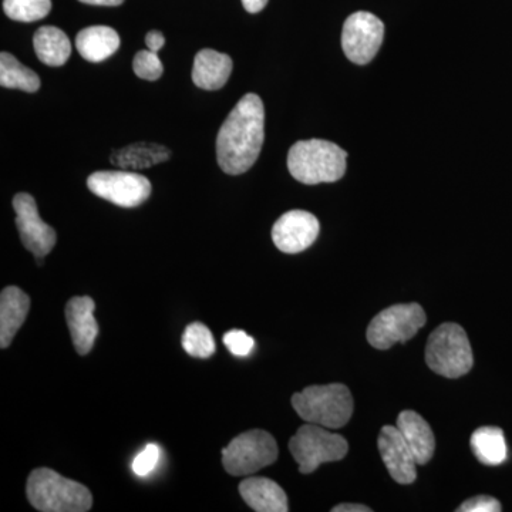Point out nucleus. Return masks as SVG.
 I'll return each instance as SVG.
<instances>
[{"label": "nucleus", "mask_w": 512, "mask_h": 512, "mask_svg": "<svg viewBox=\"0 0 512 512\" xmlns=\"http://www.w3.org/2000/svg\"><path fill=\"white\" fill-rule=\"evenodd\" d=\"M170 157L171 151L167 147L157 143L140 141V143H134L131 146L114 151L111 154L110 161L120 170L137 171L147 170V168L154 167V165L164 163Z\"/></svg>", "instance_id": "obj_20"}, {"label": "nucleus", "mask_w": 512, "mask_h": 512, "mask_svg": "<svg viewBox=\"0 0 512 512\" xmlns=\"http://www.w3.org/2000/svg\"><path fill=\"white\" fill-rule=\"evenodd\" d=\"M265 138V109L261 97L245 94L224 121L217 138V158L229 175L247 173L258 160Z\"/></svg>", "instance_id": "obj_1"}, {"label": "nucleus", "mask_w": 512, "mask_h": 512, "mask_svg": "<svg viewBox=\"0 0 512 512\" xmlns=\"http://www.w3.org/2000/svg\"><path fill=\"white\" fill-rule=\"evenodd\" d=\"M231 57L212 49L197 53L192 67V82L202 90H220L232 73Z\"/></svg>", "instance_id": "obj_18"}, {"label": "nucleus", "mask_w": 512, "mask_h": 512, "mask_svg": "<svg viewBox=\"0 0 512 512\" xmlns=\"http://www.w3.org/2000/svg\"><path fill=\"white\" fill-rule=\"evenodd\" d=\"M292 406L306 423L330 430L342 429L352 419L353 397L345 384L309 386L293 394Z\"/></svg>", "instance_id": "obj_4"}, {"label": "nucleus", "mask_w": 512, "mask_h": 512, "mask_svg": "<svg viewBox=\"0 0 512 512\" xmlns=\"http://www.w3.org/2000/svg\"><path fill=\"white\" fill-rule=\"evenodd\" d=\"M161 451L157 444H148L133 461L134 474L138 477H147L156 470L160 461Z\"/></svg>", "instance_id": "obj_27"}, {"label": "nucleus", "mask_w": 512, "mask_h": 512, "mask_svg": "<svg viewBox=\"0 0 512 512\" xmlns=\"http://www.w3.org/2000/svg\"><path fill=\"white\" fill-rule=\"evenodd\" d=\"M80 2L94 6H120L124 0H80Z\"/></svg>", "instance_id": "obj_33"}, {"label": "nucleus", "mask_w": 512, "mask_h": 512, "mask_svg": "<svg viewBox=\"0 0 512 512\" xmlns=\"http://www.w3.org/2000/svg\"><path fill=\"white\" fill-rule=\"evenodd\" d=\"M3 10L16 22H36L49 15L52 0H3Z\"/></svg>", "instance_id": "obj_25"}, {"label": "nucleus", "mask_w": 512, "mask_h": 512, "mask_svg": "<svg viewBox=\"0 0 512 512\" xmlns=\"http://www.w3.org/2000/svg\"><path fill=\"white\" fill-rule=\"evenodd\" d=\"M458 512H500V501L495 500L490 495H478V497L470 498L466 503L457 508Z\"/></svg>", "instance_id": "obj_29"}, {"label": "nucleus", "mask_w": 512, "mask_h": 512, "mask_svg": "<svg viewBox=\"0 0 512 512\" xmlns=\"http://www.w3.org/2000/svg\"><path fill=\"white\" fill-rule=\"evenodd\" d=\"M29 503L42 512H87L93 505L89 488L50 468H36L26 485Z\"/></svg>", "instance_id": "obj_3"}, {"label": "nucleus", "mask_w": 512, "mask_h": 512, "mask_svg": "<svg viewBox=\"0 0 512 512\" xmlns=\"http://www.w3.org/2000/svg\"><path fill=\"white\" fill-rule=\"evenodd\" d=\"M30 309V298L18 286H8L0 295V348H9Z\"/></svg>", "instance_id": "obj_16"}, {"label": "nucleus", "mask_w": 512, "mask_h": 512, "mask_svg": "<svg viewBox=\"0 0 512 512\" xmlns=\"http://www.w3.org/2000/svg\"><path fill=\"white\" fill-rule=\"evenodd\" d=\"M146 45L148 49L153 50V52H160L165 45V37L163 33L158 32V30H151V32H148L146 36Z\"/></svg>", "instance_id": "obj_30"}, {"label": "nucleus", "mask_w": 512, "mask_h": 512, "mask_svg": "<svg viewBox=\"0 0 512 512\" xmlns=\"http://www.w3.org/2000/svg\"><path fill=\"white\" fill-rule=\"evenodd\" d=\"M268 0H242V6L249 13H258L265 8Z\"/></svg>", "instance_id": "obj_32"}, {"label": "nucleus", "mask_w": 512, "mask_h": 512, "mask_svg": "<svg viewBox=\"0 0 512 512\" xmlns=\"http://www.w3.org/2000/svg\"><path fill=\"white\" fill-rule=\"evenodd\" d=\"M474 456L487 466L503 464L508 457L503 430L498 427H480L471 436Z\"/></svg>", "instance_id": "obj_22"}, {"label": "nucleus", "mask_w": 512, "mask_h": 512, "mask_svg": "<svg viewBox=\"0 0 512 512\" xmlns=\"http://www.w3.org/2000/svg\"><path fill=\"white\" fill-rule=\"evenodd\" d=\"M33 47L40 62L59 67L72 55V43L63 30L55 26H43L33 36Z\"/></svg>", "instance_id": "obj_21"}, {"label": "nucleus", "mask_w": 512, "mask_h": 512, "mask_svg": "<svg viewBox=\"0 0 512 512\" xmlns=\"http://www.w3.org/2000/svg\"><path fill=\"white\" fill-rule=\"evenodd\" d=\"M289 450L299 466V473L311 474L320 464L342 460L349 451L345 437L333 434L326 427L308 423L299 427L289 441Z\"/></svg>", "instance_id": "obj_6"}, {"label": "nucleus", "mask_w": 512, "mask_h": 512, "mask_svg": "<svg viewBox=\"0 0 512 512\" xmlns=\"http://www.w3.org/2000/svg\"><path fill=\"white\" fill-rule=\"evenodd\" d=\"M224 343L229 352L238 357H247L255 348V340L242 330L225 333Z\"/></svg>", "instance_id": "obj_28"}, {"label": "nucleus", "mask_w": 512, "mask_h": 512, "mask_svg": "<svg viewBox=\"0 0 512 512\" xmlns=\"http://www.w3.org/2000/svg\"><path fill=\"white\" fill-rule=\"evenodd\" d=\"M426 363L437 375L458 379L474 365L473 350L466 330L457 323H443L431 333L426 346Z\"/></svg>", "instance_id": "obj_5"}, {"label": "nucleus", "mask_w": 512, "mask_h": 512, "mask_svg": "<svg viewBox=\"0 0 512 512\" xmlns=\"http://www.w3.org/2000/svg\"><path fill=\"white\" fill-rule=\"evenodd\" d=\"M278 458V444L272 434L264 430H251L239 434L222 450V463L234 477L251 476L271 466Z\"/></svg>", "instance_id": "obj_7"}, {"label": "nucleus", "mask_w": 512, "mask_h": 512, "mask_svg": "<svg viewBox=\"0 0 512 512\" xmlns=\"http://www.w3.org/2000/svg\"><path fill=\"white\" fill-rule=\"evenodd\" d=\"M348 153L326 140L298 141L288 154L289 173L299 183H335L346 173Z\"/></svg>", "instance_id": "obj_2"}, {"label": "nucleus", "mask_w": 512, "mask_h": 512, "mask_svg": "<svg viewBox=\"0 0 512 512\" xmlns=\"http://www.w3.org/2000/svg\"><path fill=\"white\" fill-rule=\"evenodd\" d=\"M383 39V22L372 13H353L343 25L342 47L350 62H372L382 46Z\"/></svg>", "instance_id": "obj_10"}, {"label": "nucleus", "mask_w": 512, "mask_h": 512, "mask_svg": "<svg viewBox=\"0 0 512 512\" xmlns=\"http://www.w3.org/2000/svg\"><path fill=\"white\" fill-rule=\"evenodd\" d=\"M119 33L109 26H90L76 37V47L87 62L100 63L120 49Z\"/></svg>", "instance_id": "obj_19"}, {"label": "nucleus", "mask_w": 512, "mask_h": 512, "mask_svg": "<svg viewBox=\"0 0 512 512\" xmlns=\"http://www.w3.org/2000/svg\"><path fill=\"white\" fill-rule=\"evenodd\" d=\"M426 312L419 303H400L384 309L370 322L367 342L372 348L387 350L396 343H406L426 325Z\"/></svg>", "instance_id": "obj_8"}, {"label": "nucleus", "mask_w": 512, "mask_h": 512, "mask_svg": "<svg viewBox=\"0 0 512 512\" xmlns=\"http://www.w3.org/2000/svg\"><path fill=\"white\" fill-rule=\"evenodd\" d=\"M20 239L36 258H45L56 245V231L40 218L35 198L20 192L13 198Z\"/></svg>", "instance_id": "obj_11"}, {"label": "nucleus", "mask_w": 512, "mask_h": 512, "mask_svg": "<svg viewBox=\"0 0 512 512\" xmlns=\"http://www.w3.org/2000/svg\"><path fill=\"white\" fill-rule=\"evenodd\" d=\"M319 221L308 211L286 212L272 228V239L279 251L299 254L313 245L319 235Z\"/></svg>", "instance_id": "obj_12"}, {"label": "nucleus", "mask_w": 512, "mask_h": 512, "mask_svg": "<svg viewBox=\"0 0 512 512\" xmlns=\"http://www.w3.org/2000/svg\"><path fill=\"white\" fill-rule=\"evenodd\" d=\"M0 84L6 89H18L28 93H35L40 89L39 76L6 52L0 55Z\"/></svg>", "instance_id": "obj_23"}, {"label": "nucleus", "mask_w": 512, "mask_h": 512, "mask_svg": "<svg viewBox=\"0 0 512 512\" xmlns=\"http://www.w3.org/2000/svg\"><path fill=\"white\" fill-rule=\"evenodd\" d=\"M133 69L140 79L148 82H156L164 73L163 62L158 53L150 49L141 50L134 56Z\"/></svg>", "instance_id": "obj_26"}, {"label": "nucleus", "mask_w": 512, "mask_h": 512, "mask_svg": "<svg viewBox=\"0 0 512 512\" xmlns=\"http://www.w3.org/2000/svg\"><path fill=\"white\" fill-rule=\"evenodd\" d=\"M183 348L188 355L197 359H208L215 353L214 336L202 323H191L184 330Z\"/></svg>", "instance_id": "obj_24"}, {"label": "nucleus", "mask_w": 512, "mask_h": 512, "mask_svg": "<svg viewBox=\"0 0 512 512\" xmlns=\"http://www.w3.org/2000/svg\"><path fill=\"white\" fill-rule=\"evenodd\" d=\"M87 187L97 197L123 208H136L151 195V183L134 171H96L87 180Z\"/></svg>", "instance_id": "obj_9"}, {"label": "nucleus", "mask_w": 512, "mask_h": 512, "mask_svg": "<svg viewBox=\"0 0 512 512\" xmlns=\"http://www.w3.org/2000/svg\"><path fill=\"white\" fill-rule=\"evenodd\" d=\"M397 429L402 433L407 446L412 450L419 466L429 463L436 450V439L433 430L419 413L404 410L397 417Z\"/></svg>", "instance_id": "obj_15"}, {"label": "nucleus", "mask_w": 512, "mask_h": 512, "mask_svg": "<svg viewBox=\"0 0 512 512\" xmlns=\"http://www.w3.org/2000/svg\"><path fill=\"white\" fill-rule=\"evenodd\" d=\"M369 507L362 504H339L332 508V512H370Z\"/></svg>", "instance_id": "obj_31"}, {"label": "nucleus", "mask_w": 512, "mask_h": 512, "mask_svg": "<svg viewBox=\"0 0 512 512\" xmlns=\"http://www.w3.org/2000/svg\"><path fill=\"white\" fill-rule=\"evenodd\" d=\"M239 494L256 512H286L288 497L284 488L265 477H251L239 485Z\"/></svg>", "instance_id": "obj_17"}, {"label": "nucleus", "mask_w": 512, "mask_h": 512, "mask_svg": "<svg viewBox=\"0 0 512 512\" xmlns=\"http://www.w3.org/2000/svg\"><path fill=\"white\" fill-rule=\"evenodd\" d=\"M96 303L90 296H76L66 306V319L72 335L73 345L79 355H87L93 349L99 325L94 318Z\"/></svg>", "instance_id": "obj_14"}, {"label": "nucleus", "mask_w": 512, "mask_h": 512, "mask_svg": "<svg viewBox=\"0 0 512 512\" xmlns=\"http://www.w3.org/2000/svg\"><path fill=\"white\" fill-rule=\"evenodd\" d=\"M377 446H379L384 466L396 483L412 484L416 481V458L397 426H384L380 431Z\"/></svg>", "instance_id": "obj_13"}]
</instances>
